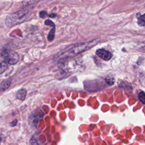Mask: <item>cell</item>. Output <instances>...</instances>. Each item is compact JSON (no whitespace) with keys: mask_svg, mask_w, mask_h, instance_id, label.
Instances as JSON below:
<instances>
[{"mask_svg":"<svg viewBox=\"0 0 145 145\" xmlns=\"http://www.w3.org/2000/svg\"><path fill=\"white\" fill-rule=\"evenodd\" d=\"M39 0H24L23 5L24 6H28L33 7L34 5L37 3Z\"/></svg>","mask_w":145,"mask_h":145,"instance_id":"obj_10","label":"cell"},{"mask_svg":"<svg viewBox=\"0 0 145 145\" xmlns=\"http://www.w3.org/2000/svg\"><path fill=\"white\" fill-rule=\"evenodd\" d=\"M1 137H0V142H1Z\"/></svg>","mask_w":145,"mask_h":145,"instance_id":"obj_15","label":"cell"},{"mask_svg":"<svg viewBox=\"0 0 145 145\" xmlns=\"http://www.w3.org/2000/svg\"><path fill=\"white\" fill-rule=\"evenodd\" d=\"M39 14H40V17L41 18H44V17H45L48 15L47 12L46 11H41L40 12Z\"/></svg>","mask_w":145,"mask_h":145,"instance_id":"obj_14","label":"cell"},{"mask_svg":"<svg viewBox=\"0 0 145 145\" xmlns=\"http://www.w3.org/2000/svg\"><path fill=\"white\" fill-rule=\"evenodd\" d=\"M40 118V116H39V112L36 110L35 111V112H33L30 117L29 119H31L30 121V123H32V125H35V126H37L36 123H38L39 122V119Z\"/></svg>","mask_w":145,"mask_h":145,"instance_id":"obj_6","label":"cell"},{"mask_svg":"<svg viewBox=\"0 0 145 145\" xmlns=\"http://www.w3.org/2000/svg\"><path fill=\"white\" fill-rule=\"evenodd\" d=\"M7 61L9 65H15L19 61V55L15 52L12 51H4Z\"/></svg>","mask_w":145,"mask_h":145,"instance_id":"obj_3","label":"cell"},{"mask_svg":"<svg viewBox=\"0 0 145 145\" xmlns=\"http://www.w3.org/2000/svg\"><path fill=\"white\" fill-rule=\"evenodd\" d=\"M98 41L99 40L96 39L87 42L77 43V44H74L70 47H69V48L68 49L67 52L70 54H76L80 53L81 52H83L84 51H86L91 48V47L95 46L98 42Z\"/></svg>","mask_w":145,"mask_h":145,"instance_id":"obj_2","label":"cell"},{"mask_svg":"<svg viewBox=\"0 0 145 145\" xmlns=\"http://www.w3.org/2000/svg\"><path fill=\"white\" fill-rule=\"evenodd\" d=\"M96 54L104 61H109L112 57V54L104 49H99L96 50Z\"/></svg>","mask_w":145,"mask_h":145,"instance_id":"obj_4","label":"cell"},{"mask_svg":"<svg viewBox=\"0 0 145 145\" xmlns=\"http://www.w3.org/2000/svg\"><path fill=\"white\" fill-rule=\"evenodd\" d=\"M32 8L23 6L18 11L7 15L6 19V24L7 27H11L24 22L29 16Z\"/></svg>","mask_w":145,"mask_h":145,"instance_id":"obj_1","label":"cell"},{"mask_svg":"<svg viewBox=\"0 0 145 145\" xmlns=\"http://www.w3.org/2000/svg\"><path fill=\"white\" fill-rule=\"evenodd\" d=\"M138 99L144 104H145V93L144 92H140L138 95Z\"/></svg>","mask_w":145,"mask_h":145,"instance_id":"obj_12","label":"cell"},{"mask_svg":"<svg viewBox=\"0 0 145 145\" xmlns=\"http://www.w3.org/2000/svg\"><path fill=\"white\" fill-rule=\"evenodd\" d=\"M54 33H55V27H53L50 32H49V34L48 35V40L49 41H52L53 40L54 37Z\"/></svg>","mask_w":145,"mask_h":145,"instance_id":"obj_11","label":"cell"},{"mask_svg":"<svg viewBox=\"0 0 145 145\" xmlns=\"http://www.w3.org/2000/svg\"><path fill=\"white\" fill-rule=\"evenodd\" d=\"M45 24L46 25H50V26H52L53 27H55V25H54V23L52 20H50L49 19H48V20H46L45 22Z\"/></svg>","mask_w":145,"mask_h":145,"instance_id":"obj_13","label":"cell"},{"mask_svg":"<svg viewBox=\"0 0 145 145\" xmlns=\"http://www.w3.org/2000/svg\"><path fill=\"white\" fill-rule=\"evenodd\" d=\"M8 63L3 52L0 54V74L3 72L8 67Z\"/></svg>","mask_w":145,"mask_h":145,"instance_id":"obj_5","label":"cell"},{"mask_svg":"<svg viewBox=\"0 0 145 145\" xmlns=\"http://www.w3.org/2000/svg\"><path fill=\"white\" fill-rule=\"evenodd\" d=\"M27 95V90L25 88L20 89L16 93V98L20 100H24Z\"/></svg>","mask_w":145,"mask_h":145,"instance_id":"obj_7","label":"cell"},{"mask_svg":"<svg viewBox=\"0 0 145 145\" xmlns=\"http://www.w3.org/2000/svg\"><path fill=\"white\" fill-rule=\"evenodd\" d=\"M11 79L8 78L3 80L0 84V91H2L6 89L11 84Z\"/></svg>","mask_w":145,"mask_h":145,"instance_id":"obj_9","label":"cell"},{"mask_svg":"<svg viewBox=\"0 0 145 145\" xmlns=\"http://www.w3.org/2000/svg\"><path fill=\"white\" fill-rule=\"evenodd\" d=\"M136 18L138 19V24L140 26L145 27V14L141 15L140 13H137Z\"/></svg>","mask_w":145,"mask_h":145,"instance_id":"obj_8","label":"cell"}]
</instances>
